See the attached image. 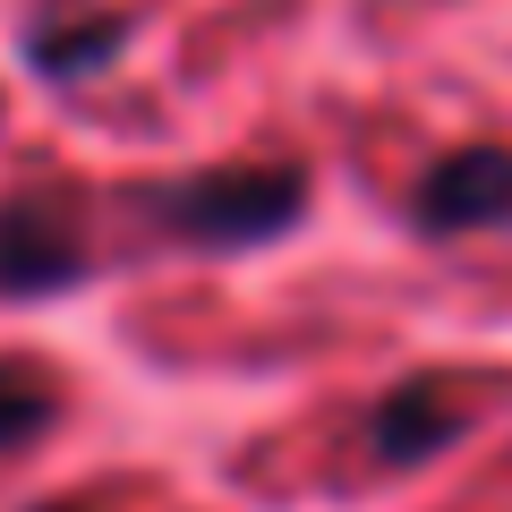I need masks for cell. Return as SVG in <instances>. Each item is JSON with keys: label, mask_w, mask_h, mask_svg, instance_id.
<instances>
[{"label": "cell", "mask_w": 512, "mask_h": 512, "mask_svg": "<svg viewBox=\"0 0 512 512\" xmlns=\"http://www.w3.org/2000/svg\"><path fill=\"white\" fill-rule=\"evenodd\" d=\"M137 214L163 222L180 248H265L308 214L299 163H248V171H188V180L137 188Z\"/></svg>", "instance_id": "cell-1"}, {"label": "cell", "mask_w": 512, "mask_h": 512, "mask_svg": "<svg viewBox=\"0 0 512 512\" xmlns=\"http://www.w3.org/2000/svg\"><path fill=\"white\" fill-rule=\"evenodd\" d=\"M94 248H86V205L77 188L35 180L0 197V299H52L69 282H86Z\"/></svg>", "instance_id": "cell-2"}, {"label": "cell", "mask_w": 512, "mask_h": 512, "mask_svg": "<svg viewBox=\"0 0 512 512\" xmlns=\"http://www.w3.org/2000/svg\"><path fill=\"white\" fill-rule=\"evenodd\" d=\"M495 384H504V376H478V367L402 376L376 410H367V453H376L384 470H419V461H436L444 444H461L478 427V410L495 402Z\"/></svg>", "instance_id": "cell-3"}, {"label": "cell", "mask_w": 512, "mask_h": 512, "mask_svg": "<svg viewBox=\"0 0 512 512\" xmlns=\"http://www.w3.org/2000/svg\"><path fill=\"white\" fill-rule=\"evenodd\" d=\"M410 222L427 239H470L512 222V146H453L410 197Z\"/></svg>", "instance_id": "cell-4"}, {"label": "cell", "mask_w": 512, "mask_h": 512, "mask_svg": "<svg viewBox=\"0 0 512 512\" xmlns=\"http://www.w3.org/2000/svg\"><path fill=\"white\" fill-rule=\"evenodd\" d=\"M128 35H137V18H128V9L43 18L35 35H26V60H35V77H52V86H77V77H103L111 60L128 52Z\"/></svg>", "instance_id": "cell-5"}, {"label": "cell", "mask_w": 512, "mask_h": 512, "mask_svg": "<svg viewBox=\"0 0 512 512\" xmlns=\"http://www.w3.org/2000/svg\"><path fill=\"white\" fill-rule=\"evenodd\" d=\"M52 419H60V384H52V367H35V359H0V461L26 453V444H35Z\"/></svg>", "instance_id": "cell-6"}, {"label": "cell", "mask_w": 512, "mask_h": 512, "mask_svg": "<svg viewBox=\"0 0 512 512\" xmlns=\"http://www.w3.org/2000/svg\"><path fill=\"white\" fill-rule=\"evenodd\" d=\"M43 512H103V504H43Z\"/></svg>", "instance_id": "cell-7"}]
</instances>
